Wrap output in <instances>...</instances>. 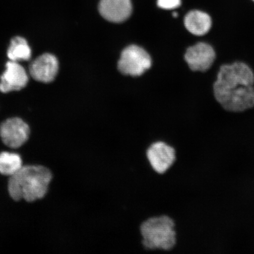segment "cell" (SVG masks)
<instances>
[{"instance_id":"cell-1","label":"cell","mask_w":254,"mask_h":254,"mask_svg":"<svg viewBox=\"0 0 254 254\" xmlns=\"http://www.w3.org/2000/svg\"><path fill=\"white\" fill-rule=\"evenodd\" d=\"M214 96L228 112H245L254 107V72L245 62L222 64L212 85Z\"/></svg>"},{"instance_id":"cell-2","label":"cell","mask_w":254,"mask_h":254,"mask_svg":"<svg viewBox=\"0 0 254 254\" xmlns=\"http://www.w3.org/2000/svg\"><path fill=\"white\" fill-rule=\"evenodd\" d=\"M53 179L47 168L41 166H23L9 178L8 190L11 197L19 201L33 202L44 197Z\"/></svg>"},{"instance_id":"cell-3","label":"cell","mask_w":254,"mask_h":254,"mask_svg":"<svg viewBox=\"0 0 254 254\" xmlns=\"http://www.w3.org/2000/svg\"><path fill=\"white\" fill-rule=\"evenodd\" d=\"M139 232L146 253H170L176 247V223L169 215L152 216L146 219L141 224Z\"/></svg>"},{"instance_id":"cell-4","label":"cell","mask_w":254,"mask_h":254,"mask_svg":"<svg viewBox=\"0 0 254 254\" xmlns=\"http://www.w3.org/2000/svg\"><path fill=\"white\" fill-rule=\"evenodd\" d=\"M217 52L211 44L198 41L187 48L184 60L190 71L204 73L210 70L217 60Z\"/></svg>"},{"instance_id":"cell-5","label":"cell","mask_w":254,"mask_h":254,"mask_svg":"<svg viewBox=\"0 0 254 254\" xmlns=\"http://www.w3.org/2000/svg\"><path fill=\"white\" fill-rule=\"evenodd\" d=\"M151 59L141 47L131 45L126 48L118 63L120 71L125 75L140 76L151 66Z\"/></svg>"},{"instance_id":"cell-6","label":"cell","mask_w":254,"mask_h":254,"mask_svg":"<svg viewBox=\"0 0 254 254\" xmlns=\"http://www.w3.org/2000/svg\"><path fill=\"white\" fill-rule=\"evenodd\" d=\"M145 155L152 171L159 175L167 173L177 160L176 148L163 140L151 143L146 150Z\"/></svg>"},{"instance_id":"cell-7","label":"cell","mask_w":254,"mask_h":254,"mask_svg":"<svg viewBox=\"0 0 254 254\" xmlns=\"http://www.w3.org/2000/svg\"><path fill=\"white\" fill-rule=\"evenodd\" d=\"M30 127L17 117L5 120L0 125V137L4 144L11 148H18L28 140Z\"/></svg>"},{"instance_id":"cell-8","label":"cell","mask_w":254,"mask_h":254,"mask_svg":"<svg viewBox=\"0 0 254 254\" xmlns=\"http://www.w3.org/2000/svg\"><path fill=\"white\" fill-rule=\"evenodd\" d=\"M59 68V61L56 56L45 53L32 62L29 66V72L35 80L49 83L56 77Z\"/></svg>"},{"instance_id":"cell-9","label":"cell","mask_w":254,"mask_h":254,"mask_svg":"<svg viewBox=\"0 0 254 254\" xmlns=\"http://www.w3.org/2000/svg\"><path fill=\"white\" fill-rule=\"evenodd\" d=\"M0 78V91L3 93L21 90L28 82V74L23 66L11 61L6 64L5 71Z\"/></svg>"},{"instance_id":"cell-10","label":"cell","mask_w":254,"mask_h":254,"mask_svg":"<svg viewBox=\"0 0 254 254\" xmlns=\"http://www.w3.org/2000/svg\"><path fill=\"white\" fill-rule=\"evenodd\" d=\"M184 27L191 36L199 39L207 35L213 26V19L207 12L195 9L190 11L184 18Z\"/></svg>"},{"instance_id":"cell-11","label":"cell","mask_w":254,"mask_h":254,"mask_svg":"<svg viewBox=\"0 0 254 254\" xmlns=\"http://www.w3.org/2000/svg\"><path fill=\"white\" fill-rule=\"evenodd\" d=\"M99 12L102 17L113 23H122L131 15V0H101Z\"/></svg>"},{"instance_id":"cell-12","label":"cell","mask_w":254,"mask_h":254,"mask_svg":"<svg viewBox=\"0 0 254 254\" xmlns=\"http://www.w3.org/2000/svg\"><path fill=\"white\" fill-rule=\"evenodd\" d=\"M7 56L11 62L28 61L31 57V50L26 40L21 37L13 38L7 50Z\"/></svg>"},{"instance_id":"cell-13","label":"cell","mask_w":254,"mask_h":254,"mask_svg":"<svg viewBox=\"0 0 254 254\" xmlns=\"http://www.w3.org/2000/svg\"><path fill=\"white\" fill-rule=\"evenodd\" d=\"M23 167L20 155L12 152H2L0 154V173L11 177Z\"/></svg>"},{"instance_id":"cell-14","label":"cell","mask_w":254,"mask_h":254,"mask_svg":"<svg viewBox=\"0 0 254 254\" xmlns=\"http://www.w3.org/2000/svg\"><path fill=\"white\" fill-rule=\"evenodd\" d=\"M182 0H157L159 7L165 9H174L179 7Z\"/></svg>"},{"instance_id":"cell-15","label":"cell","mask_w":254,"mask_h":254,"mask_svg":"<svg viewBox=\"0 0 254 254\" xmlns=\"http://www.w3.org/2000/svg\"><path fill=\"white\" fill-rule=\"evenodd\" d=\"M173 17H175V18H176L178 17V13L177 12H173Z\"/></svg>"},{"instance_id":"cell-16","label":"cell","mask_w":254,"mask_h":254,"mask_svg":"<svg viewBox=\"0 0 254 254\" xmlns=\"http://www.w3.org/2000/svg\"><path fill=\"white\" fill-rule=\"evenodd\" d=\"M252 1H253V2H254V0H252Z\"/></svg>"}]
</instances>
